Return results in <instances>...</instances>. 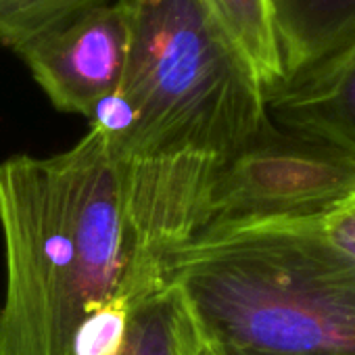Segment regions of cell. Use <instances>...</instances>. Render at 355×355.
Returning a JSON list of instances; mask_svg holds the SVG:
<instances>
[{"label": "cell", "mask_w": 355, "mask_h": 355, "mask_svg": "<svg viewBox=\"0 0 355 355\" xmlns=\"http://www.w3.org/2000/svg\"><path fill=\"white\" fill-rule=\"evenodd\" d=\"M103 3L111 0H0V44L13 49L67 17Z\"/></svg>", "instance_id": "9c48e42d"}, {"label": "cell", "mask_w": 355, "mask_h": 355, "mask_svg": "<svg viewBox=\"0 0 355 355\" xmlns=\"http://www.w3.org/2000/svg\"><path fill=\"white\" fill-rule=\"evenodd\" d=\"M117 92L88 117L128 159L205 182L272 121L266 88L207 0H123Z\"/></svg>", "instance_id": "7a4b0ae2"}, {"label": "cell", "mask_w": 355, "mask_h": 355, "mask_svg": "<svg viewBox=\"0 0 355 355\" xmlns=\"http://www.w3.org/2000/svg\"><path fill=\"white\" fill-rule=\"evenodd\" d=\"M128 51L130 15L123 0L84 9L13 46L51 103L86 119L121 86Z\"/></svg>", "instance_id": "5b68a950"}, {"label": "cell", "mask_w": 355, "mask_h": 355, "mask_svg": "<svg viewBox=\"0 0 355 355\" xmlns=\"http://www.w3.org/2000/svg\"><path fill=\"white\" fill-rule=\"evenodd\" d=\"M203 201L201 182L123 157L92 125L65 153L0 163V355H78L105 315L167 282V257L201 228Z\"/></svg>", "instance_id": "6da1fadb"}, {"label": "cell", "mask_w": 355, "mask_h": 355, "mask_svg": "<svg viewBox=\"0 0 355 355\" xmlns=\"http://www.w3.org/2000/svg\"><path fill=\"white\" fill-rule=\"evenodd\" d=\"M113 355H119V353H113Z\"/></svg>", "instance_id": "4fadbf2b"}, {"label": "cell", "mask_w": 355, "mask_h": 355, "mask_svg": "<svg viewBox=\"0 0 355 355\" xmlns=\"http://www.w3.org/2000/svg\"><path fill=\"white\" fill-rule=\"evenodd\" d=\"M353 191L355 161L320 140L270 123L216 169L205 193L201 228L313 216Z\"/></svg>", "instance_id": "277c9868"}, {"label": "cell", "mask_w": 355, "mask_h": 355, "mask_svg": "<svg viewBox=\"0 0 355 355\" xmlns=\"http://www.w3.org/2000/svg\"><path fill=\"white\" fill-rule=\"evenodd\" d=\"M199 355H220V353H218V349H216V347H211L209 343H205V340H203V345H201V351H199Z\"/></svg>", "instance_id": "7c38bea8"}, {"label": "cell", "mask_w": 355, "mask_h": 355, "mask_svg": "<svg viewBox=\"0 0 355 355\" xmlns=\"http://www.w3.org/2000/svg\"><path fill=\"white\" fill-rule=\"evenodd\" d=\"M270 121L355 161V36L336 53L266 94Z\"/></svg>", "instance_id": "8992f818"}, {"label": "cell", "mask_w": 355, "mask_h": 355, "mask_svg": "<svg viewBox=\"0 0 355 355\" xmlns=\"http://www.w3.org/2000/svg\"><path fill=\"white\" fill-rule=\"evenodd\" d=\"M214 13L259 76L266 94L284 82L270 0H207Z\"/></svg>", "instance_id": "ba28073f"}, {"label": "cell", "mask_w": 355, "mask_h": 355, "mask_svg": "<svg viewBox=\"0 0 355 355\" xmlns=\"http://www.w3.org/2000/svg\"><path fill=\"white\" fill-rule=\"evenodd\" d=\"M165 278L205 343L257 355H355V270L305 216L214 224L175 247Z\"/></svg>", "instance_id": "3957f363"}, {"label": "cell", "mask_w": 355, "mask_h": 355, "mask_svg": "<svg viewBox=\"0 0 355 355\" xmlns=\"http://www.w3.org/2000/svg\"><path fill=\"white\" fill-rule=\"evenodd\" d=\"M313 239L338 261L355 270V191L320 214L305 216Z\"/></svg>", "instance_id": "30bf717a"}, {"label": "cell", "mask_w": 355, "mask_h": 355, "mask_svg": "<svg viewBox=\"0 0 355 355\" xmlns=\"http://www.w3.org/2000/svg\"><path fill=\"white\" fill-rule=\"evenodd\" d=\"M284 80L318 65L355 36V0H270Z\"/></svg>", "instance_id": "52a82bcc"}, {"label": "cell", "mask_w": 355, "mask_h": 355, "mask_svg": "<svg viewBox=\"0 0 355 355\" xmlns=\"http://www.w3.org/2000/svg\"><path fill=\"white\" fill-rule=\"evenodd\" d=\"M214 347V345H211ZM220 355H257V353H247V351H234V349H222V347H216Z\"/></svg>", "instance_id": "8fae6325"}]
</instances>
